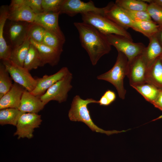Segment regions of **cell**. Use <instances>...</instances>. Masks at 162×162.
<instances>
[{"instance_id": "6da1fadb", "label": "cell", "mask_w": 162, "mask_h": 162, "mask_svg": "<svg viewBox=\"0 0 162 162\" xmlns=\"http://www.w3.org/2000/svg\"><path fill=\"white\" fill-rule=\"evenodd\" d=\"M82 47L86 51L92 65H96L103 56L108 54L111 46L106 35L88 24L75 22Z\"/></svg>"}, {"instance_id": "7a4b0ae2", "label": "cell", "mask_w": 162, "mask_h": 162, "mask_svg": "<svg viewBox=\"0 0 162 162\" xmlns=\"http://www.w3.org/2000/svg\"><path fill=\"white\" fill-rule=\"evenodd\" d=\"M92 103L98 104V100L92 98L83 99L79 95H75L73 98L68 112V116L70 120L72 121L82 122L92 131L105 134L108 135L124 131V130H105L97 126L93 121L88 108V105Z\"/></svg>"}, {"instance_id": "3957f363", "label": "cell", "mask_w": 162, "mask_h": 162, "mask_svg": "<svg viewBox=\"0 0 162 162\" xmlns=\"http://www.w3.org/2000/svg\"><path fill=\"white\" fill-rule=\"evenodd\" d=\"M118 52L116 61L113 67L107 72L97 76V79L112 84L116 88L119 97L124 99L126 91L124 86V79L127 75L128 60L124 54Z\"/></svg>"}, {"instance_id": "277c9868", "label": "cell", "mask_w": 162, "mask_h": 162, "mask_svg": "<svg viewBox=\"0 0 162 162\" xmlns=\"http://www.w3.org/2000/svg\"><path fill=\"white\" fill-rule=\"evenodd\" d=\"M83 22L92 26L105 35L114 34L133 40L126 29L111 20L104 15L89 12L81 14Z\"/></svg>"}, {"instance_id": "5b68a950", "label": "cell", "mask_w": 162, "mask_h": 162, "mask_svg": "<svg viewBox=\"0 0 162 162\" xmlns=\"http://www.w3.org/2000/svg\"><path fill=\"white\" fill-rule=\"evenodd\" d=\"M73 75L70 72L61 80L58 81L39 98L46 105L49 102L55 100L61 103L66 101L68 93L72 88L71 82Z\"/></svg>"}, {"instance_id": "8992f818", "label": "cell", "mask_w": 162, "mask_h": 162, "mask_svg": "<svg viewBox=\"0 0 162 162\" xmlns=\"http://www.w3.org/2000/svg\"><path fill=\"white\" fill-rule=\"evenodd\" d=\"M110 45L121 52L129 61L141 54L146 46L141 43H134L129 39L120 35L111 34L106 35Z\"/></svg>"}, {"instance_id": "52a82bcc", "label": "cell", "mask_w": 162, "mask_h": 162, "mask_svg": "<svg viewBox=\"0 0 162 162\" xmlns=\"http://www.w3.org/2000/svg\"><path fill=\"white\" fill-rule=\"evenodd\" d=\"M2 61V63L15 82L30 92L34 89L36 86V80L28 70L16 65L9 59Z\"/></svg>"}, {"instance_id": "ba28073f", "label": "cell", "mask_w": 162, "mask_h": 162, "mask_svg": "<svg viewBox=\"0 0 162 162\" xmlns=\"http://www.w3.org/2000/svg\"><path fill=\"white\" fill-rule=\"evenodd\" d=\"M42 121L41 116L38 114L23 113L18 121L14 136H17L18 139L32 138L34 129L39 127Z\"/></svg>"}, {"instance_id": "9c48e42d", "label": "cell", "mask_w": 162, "mask_h": 162, "mask_svg": "<svg viewBox=\"0 0 162 162\" xmlns=\"http://www.w3.org/2000/svg\"><path fill=\"white\" fill-rule=\"evenodd\" d=\"M89 12L104 15V8L96 7L91 0L86 2L80 0H63L59 11L60 14H66L70 16Z\"/></svg>"}, {"instance_id": "30bf717a", "label": "cell", "mask_w": 162, "mask_h": 162, "mask_svg": "<svg viewBox=\"0 0 162 162\" xmlns=\"http://www.w3.org/2000/svg\"><path fill=\"white\" fill-rule=\"evenodd\" d=\"M148 68L142 53L128 61L126 76L131 87L146 82Z\"/></svg>"}, {"instance_id": "8fae6325", "label": "cell", "mask_w": 162, "mask_h": 162, "mask_svg": "<svg viewBox=\"0 0 162 162\" xmlns=\"http://www.w3.org/2000/svg\"><path fill=\"white\" fill-rule=\"evenodd\" d=\"M11 21L8 27L7 34L12 50L21 44L27 39L32 23Z\"/></svg>"}, {"instance_id": "7c38bea8", "label": "cell", "mask_w": 162, "mask_h": 162, "mask_svg": "<svg viewBox=\"0 0 162 162\" xmlns=\"http://www.w3.org/2000/svg\"><path fill=\"white\" fill-rule=\"evenodd\" d=\"M59 13L46 12L36 14L34 23L39 25L46 30L50 32L61 39L65 40L64 36L59 26Z\"/></svg>"}, {"instance_id": "4fadbf2b", "label": "cell", "mask_w": 162, "mask_h": 162, "mask_svg": "<svg viewBox=\"0 0 162 162\" xmlns=\"http://www.w3.org/2000/svg\"><path fill=\"white\" fill-rule=\"evenodd\" d=\"M70 72L67 67H64L53 74L45 75L42 77L35 79L36 86L34 89L30 93L35 96L40 97L53 85Z\"/></svg>"}, {"instance_id": "5bb4252c", "label": "cell", "mask_w": 162, "mask_h": 162, "mask_svg": "<svg viewBox=\"0 0 162 162\" xmlns=\"http://www.w3.org/2000/svg\"><path fill=\"white\" fill-rule=\"evenodd\" d=\"M104 15L126 29L132 27L133 22L125 10L115 3L111 2L104 8Z\"/></svg>"}, {"instance_id": "9a60e30c", "label": "cell", "mask_w": 162, "mask_h": 162, "mask_svg": "<svg viewBox=\"0 0 162 162\" xmlns=\"http://www.w3.org/2000/svg\"><path fill=\"white\" fill-rule=\"evenodd\" d=\"M31 43L35 46L39 52L41 67L48 64L52 66L57 65L59 62L62 51L46 46L42 43L36 42L30 39Z\"/></svg>"}, {"instance_id": "2e32d148", "label": "cell", "mask_w": 162, "mask_h": 162, "mask_svg": "<svg viewBox=\"0 0 162 162\" xmlns=\"http://www.w3.org/2000/svg\"><path fill=\"white\" fill-rule=\"evenodd\" d=\"M26 89L14 82L10 90L0 98V110L7 108L18 109Z\"/></svg>"}, {"instance_id": "e0dca14e", "label": "cell", "mask_w": 162, "mask_h": 162, "mask_svg": "<svg viewBox=\"0 0 162 162\" xmlns=\"http://www.w3.org/2000/svg\"><path fill=\"white\" fill-rule=\"evenodd\" d=\"M45 105L39 97L33 95L26 89L18 109L23 113L38 114L43 109Z\"/></svg>"}, {"instance_id": "ac0fdd59", "label": "cell", "mask_w": 162, "mask_h": 162, "mask_svg": "<svg viewBox=\"0 0 162 162\" xmlns=\"http://www.w3.org/2000/svg\"><path fill=\"white\" fill-rule=\"evenodd\" d=\"M9 7L3 5L0 8V59L2 61L9 59L12 51L10 45L7 44L4 37V28L8 19Z\"/></svg>"}, {"instance_id": "d6986e66", "label": "cell", "mask_w": 162, "mask_h": 162, "mask_svg": "<svg viewBox=\"0 0 162 162\" xmlns=\"http://www.w3.org/2000/svg\"><path fill=\"white\" fill-rule=\"evenodd\" d=\"M155 35L149 38V43L142 53L148 67L162 55V46Z\"/></svg>"}, {"instance_id": "ffe728a7", "label": "cell", "mask_w": 162, "mask_h": 162, "mask_svg": "<svg viewBox=\"0 0 162 162\" xmlns=\"http://www.w3.org/2000/svg\"><path fill=\"white\" fill-rule=\"evenodd\" d=\"M146 82L162 90V61L160 57L148 68Z\"/></svg>"}, {"instance_id": "44dd1931", "label": "cell", "mask_w": 162, "mask_h": 162, "mask_svg": "<svg viewBox=\"0 0 162 162\" xmlns=\"http://www.w3.org/2000/svg\"><path fill=\"white\" fill-rule=\"evenodd\" d=\"M30 39L28 36L22 44L12 49L9 59L16 65L23 67L31 44Z\"/></svg>"}, {"instance_id": "7402d4cb", "label": "cell", "mask_w": 162, "mask_h": 162, "mask_svg": "<svg viewBox=\"0 0 162 162\" xmlns=\"http://www.w3.org/2000/svg\"><path fill=\"white\" fill-rule=\"evenodd\" d=\"M36 14L28 7L23 6L9 12L8 19L12 21L33 23Z\"/></svg>"}, {"instance_id": "603a6c76", "label": "cell", "mask_w": 162, "mask_h": 162, "mask_svg": "<svg viewBox=\"0 0 162 162\" xmlns=\"http://www.w3.org/2000/svg\"><path fill=\"white\" fill-rule=\"evenodd\" d=\"M160 27L153 21L133 22L132 28L140 32L148 39L155 35Z\"/></svg>"}, {"instance_id": "cb8c5ba5", "label": "cell", "mask_w": 162, "mask_h": 162, "mask_svg": "<svg viewBox=\"0 0 162 162\" xmlns=\"http://www.w3.org/2000/svg\"><path fill=\"white\" fill-rule=\"evenodd\" d=\"M23 112L17 108H7L0 110V124L16 126L20 116Z\"/></svg>"}, {"instance_id": "d4e9b609", "label": "cell", "mask_w": 162, "mask_h": 162, "mask_svg": "<svg viewBox=\"0 0 162 162\" xmlns=\"http://www.w3.org/2000/svg\"><path fill=\"white\" fill-rule=\"evenodd\" d=\"M132 87L142 95L146 100L152 104L156 99L160 90L147 82Z\"/></svg>"}, {"instance_id": "484cf974", "label": "cell", "mask_w": 162, "mask_h": 162, "mask_svg": "<svg viewBox=\"0 0 162 162\" xmlns=\"http://www.w3.org/2000/svg\"><path fill=\"white\" fill-rule=\"evenodd\" d=\"M40 67H41V62L38 52L36 46L31 43L23 67L29 71Z\"/></svg>"}, {"instance_id": "4316f807", "label": "cell", "mask_w": 162, "mask_h": 162, "mask_svg": "<svg viewBox=\"0 0 162 162\" xmlns=\"http://www.w3.org/2000/svg\"><path fill=\"white\" fill-rule=\"evenodd\" d=\"M115 3L124 10L131 11H146L148 4L139 0H116Z\"/></svg>"}, {"instance_id": "83f0119b", "label": "cell", "mask_w": 162, "mask_h": 162, "mask_svg": "<svg viewBox=\"0 0 162 162\" xmlns=\"http://www.w3.org/2000/svg\"><path fill=\"white\" fill-rule=\"evenodd\" d=\"M11 77L3 63L0 64V98L8 92L13 84Z\"/></svg>"}, {"instance_id": "f1b7e54d", "label": "cell", "mask_w": 162, "mask_h": 162, "mask_svg": "<svg viewBox=\"0 0 162 162\" xmlns=\"http://www.w3.org/2000/svg\"><path fill=\"white\" fill-rule=\"evenodd\" d=\"M148 2L146 11L152 20L162 28V7L152 0H143Z\"/></svg>"}, {"instance_id": "f546056e", "label": "cell", "mask_w": 162, "mask_h": 162, "mask_svg": "<svg viewBox=\"0 0 162 162\" xmlns=\"http://www.w3.org/2000/svg\"><path fill=\"white\" fill-rule=\"evenodd\" d=\"M65 40H63L53 33L46 30L42 43L57 50L63 51Z\"/></svg>"}, {"instance_id": "4dcf8cb0", "label": "cell", "mask_w": 162, "mask_h": 162, "mask_svg": "<svg viewBox=\"0 0 162 162\" xmlns=\"http://www.w3.org/2000/svg\"><path fill=\"white\" fill-rule=\"evenodd\" d=\"M46 30L41 26L32 23L29 30L28 36L34 41L42 43Z\"/></svg>"}, {"instance_id": "1f68e13d", "label": "cell", "mask_w": 162, "mask_h": 162, "mask_svg": "<svg viewBox=\"0 0 162 162\" xmlns=\"http://www.w3.org/2000/svg\"><path fill=\"white\" fill-rule=\"evenodd\" d=\"M63 0H42L44 12L59 13ZM60 14V13H59Z\"/></svg>"}, {"instance_id": "d6a6232c", "label": "cell", "mask_w": 162, "mask_h": 162, "mask_svg": "<svg viewBox=\"0 0 162 162\" xmlns=\"http://www.w3.org/2000/svg\"><path fill=\"white\" fill-rule=\"evenodd\" d=\"M125 10L133 22L153 21L146 10L134 11Z\"/></svg>"}, {"instance_id": "836d02e7", "label": "cell", "mask_w": 162, "mask_h": 162, "mask_svg": "<svg viewBox=\"0 0 162 162\" xmlns=\"http://www.w3.org/2000/svg\"><path fill=\"white\" fill-rule=\"evenodd\" d=\"M42 2V0H26V5L36 14L44 12Z\"/></svg>"}, {"instance_id": "e575fe53", "label": "cell", "mask_w": 162, "mask_h": 162, "mask_svg": "<svg viewBox=\"0 0 162 162\" xmlns=\"http://www.w3.org/2000/svg\"><path fill=\"white\" fill-rule=\"evenodd\" d=\"M152 104L155 107L162 111V90H160L157 98Z\"/></svg>"}, {"instance_id": "d590c367", "label": "cell", "mask_w": 162, "mask_h": 162, "mask_svg": "<svg viewBox=\"0 0 162 162\" xmlns=\"http://www.w3.org/2000/svg\"><path fill=\"white\" fill-rule=\"evenodd\" d=\"M103 94L106 97L111 104L116 99V94L112 90H107Z\"/></svg>"}, {"instance_id": "8d00e7d4", "label": "cell", "mask_w": 162, "mask_h": 162, "mask_svg": "<svg viewBox=\"0 0 162 162\" xmlns=\"http://www.w3.org/2000/svg\"><path fill=\"white\" fill-rule=\"evenodd\" d=\"M98 104L100 105L103 106H108L111 104V103L104 94L101 96L100 100H98Z\"/></svg>"}, {"instance_id": "74e56055", "label": "cell", "mask_w": 162, "mask_h": 162, "mask_svg": "<svg viewBox=\"0 0 162 162\" xmlns=\"http://www.w3.org/2000/svg\"><path fill=\"white\" fill-rule=\"evenodd\" d=\"M155 35L162 46V28H159L158 31Z\"/></svg>"}, {"instance_id": "f35d334b", "label": "cell", "mask_w": 162, "mask_h": 162, "mask_svg": "<svg viewBox=\"0 0 162 162\" xmlns=\"http://www.w3.org/2000/svg\"><path fill=\"white\" fill-rule=\"evenodd\" d=\"M154 3L162 7V0H152Z\"/></svg>"}, {"instance_id": "ab89813d", "label": "cell", "mask_w": 162, "mask_h": 162, "mask_svg": "<svg viewBox=\"0 0 162 162\" xmlns=\"http://www.w3.org/2000/svg\"><path fill=\"white\" fill-rule=\"evenodd\" d=\"M160 58L162 61V55L160 56Z\"/></svg>"}]
</instances>
